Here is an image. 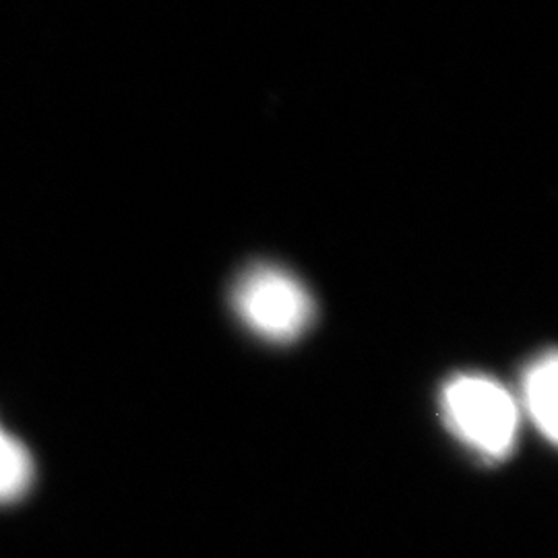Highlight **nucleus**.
<instances>
[{
    "label": "nucleus",
    "instance_id": "nucleus-5",
    "mask_svg": "<svg viewBox=\"0 0 558 558\" xmlns=\"http://www.w3.org/2000/svg\"><path fill=\"white\" fill-rule=\"evenodd\" d=\"M0 433H2V428H0Z\"/></svg>",
    "mask_w": 558,
    "mask_h": 558
},
{
    "label": "nucleus",
    "instance_id": "nucleus-2",
    "mask_svg": "<svg viewBox=\"0 0 558 558\" xmlns=\"http://www.w3.org/2000/svg\"><path fill=\"white\" fill-rule=\"evenodd\" d=\"M239 319L259 338L286 343L308 331L315 300L290 271L259 263L244 269L232 288Z\"/></svg>",
    "mask_w": 558,
    "mask_h": 558
},
{
    "label": "nucleus",
    "instance_id": "nucleus-4",
    "mask_svg": "<svg viewBox=\"0 0 558 558\" xmlns=\"http://www.w3.org/2000/svg\"><path fill=\"white\" fill-rule=\"evenodd\" d=\"M34 478V461L20 440L0 433V502L17 500Z\"/></svg>",
    "mask_w": 558,
    "mask_h": 558
},
{
    "label": "nucleus",
    "instance_id": "nucleus-3",
    "mask_svg": "<svg viewBox=\"0 0 558 558\" xmlns=\"http://www.w3.org/2000/svg\"><path fill=\"white\" fill-rule=\"evenodd\" d=\"M557 352L534 360L523 375V408L544 439L557 442Z\"/></svg>",
    "mask_w": 558,
    "mask_h": 558
},
{
    "label": "nucleus",
    "instance_id": "nucleus-1",
    "mask_svg": "<svg viewBox=\"0 0 558 558\" xmlns=\"http://www.w3.org/2000/svg\"><path fill=\"white\" fill-rule=\"evenodd\" d=\"M449 430L486 459L507 458L518 439L519 410L511 393L490 377L458 375L440 393Z\"/></svg>",
    "mask_w": 558,
    "mask_h": 558
}]
</instances>
